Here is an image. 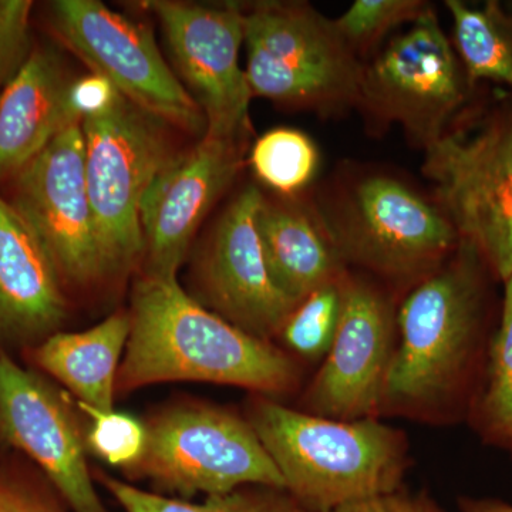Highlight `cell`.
Here are the masks:
<instances>
[{
  "label": "cell",
  "mask_w": 512,
  "mask_h": 512,
  "mask_svg": "<svg viewBox=\"0 0 512 512\" xmlns=\"http://www.w3.org/2000/svg\"><path fill=\"white\" fill-rule=\"evenodd\" d=\"M493 281L476 249L460 241L436 274L407 293L380 416L467 421L497 329Z\"/></svg>",
  "instance_id": "obj_1"
},
{
  "label": "cell",
  "mask_w": 512,
  "mask_h": 512,
  "mask_svg": "<svg viewBox=\"0 0 512 512\" xmlns=\"http://www.w3.org/2000/svg\"><path fill=\"white\" fill-rule=\"evenodd\" d=\"M130 318L116 394L151 384L195 382L242 387L275 399L301 383V369L285 350L202 306L177 276H141Z\"/></svg>",
  "instance_id": "obj_2"
},
{
  "label": "cell",
  "mask_w": 512,
  "mask_h": 512,
  "mask_svg": "<svg viewBox=\"0 0 512 512\" xmlns=\"http://www.w3.org/2000/svg\"><path fill=\"white\" fill-rule=\"evenodd\" d=\"M247 419L285 490L309 512L400 490L412 464L406 434L376 417L326 419L254 394Z\"/></svg>",
  "instance_id": "obj_3"
},
{
  "label": "cell",
  "mask_w": 512,
  "mask_h": 512,
  "mask_svg": "<svg viewBox=\"0 0 512 512\" xmlns=\"http://www.w3.org/2000/svg\"><path fill=\"white\" fill-rule=\"evenodd\" d=\"M316 210L346 268L365 269L393 291H412L460 245L436 201L386 174L355 178Z\"/></svg>",
  "instance_id": "obj_4"
},
{
  "label": "cell",
  "mask_w": 512,
  "mask_h": 512,
  "mask_svg": "<svg viewBox=\"0 0 512 512\" xmlns=\"http://www.w3.org/2000/svg\"><path fill=\"white\" fill-rule=\"evenodd\" d=\"M146 446L130 480L154 493L192 500L244 485L284 488V478L247 417L225 407L187 402L164 407L147 423Z\"/></svg>",
  "instance_id": "obj_5"
},
{
  "label": "cell",
  "mask_w": 512,
  "mask_h": 512,
  "mask_svg": "<svg viewBox=\"0 0 512 512\" xmlns=\"http://www.w3.org/2000/svg\"><path fill=\"white\" fill-rule=\"evenodd\" d=\"M244 23L252 96L318 113L359 106L363 64L333 20L306 3L261 2Z\"/></svg>",
  "instance_id": "obj_6"
},
{
  "label": "cell",
  "mask_w": 512,
  "mask_h": 512,
  "mask_svg": "<svg viewBox=\"0 0 512 512\" xmlns=\"http://www.w3.org/2000/svg\"><path fill=\"white\" fill-rule=\"evenodd\" d=\"M434 201L497 281L512 278V107L424 147Z\"/></svg>",
  "instance_id": "obj_7"
},
{
  "label": "cell",
  "mask_w": 512,
  "mask_h": 512,
  "mask_svg": "<svg viewBox=\"0 0 512 512\" xmlns=\"http://www.w3.org/2000/svg\"><path fill=\"white\" fill-rule=\"evenodd\" d=\"M167 126L123 94L109 110L82 123L87 191L110 278L143 261L141 202L175 154Z\"/></svg>",
  "instance_id": "obj_8"
},
{
  "label": "cell",
  "mask_w": 512,
  "mask_h": 512,
  "mask_svg": "<svg viewBox=\"0 0 512 512\" xmlns=\"http://www.w3.org/2000/svg\"><path fill=\"white\" fill-rule=\"evenodd\" d=\"M470 86L430 6L372 63L363 64L357 107L377 124H400L424 148L451 126Z\"/></svg>",
  "instance_id": "obj_9"
},
{
  "label": "cell",
  "mask_w": 512,
  "mask_h": 512,
  "mask_svg": "<svg viewBox=\"0 0 512 512\" xmlns=\"http://www.w3.org/2000/svg\"><path fill=\"white\" fill-rule=\"evenodd\" d=\"M50 10L57 36L92 73L165 124L205 136L204 113L168 67L150 30L97 0H57Z\"/></svg>",
  "instance_id": "obj_10"
},
{
  "label": "cell",
  "mask_w": 512,
  "mask_h": 512,
  "mask_svg": "<svg viewBox=\"0 0 512 512\" xmlns=\"http://www.w3.org/2000/svg\"><path fill=\"white\" fill-rule=\"evenodd\" d=\"M10 204L52 258L64 286L109 279L86 181L82 124L66 128L15 178Z\"/></svg>",
  "instance_id": "obj_11"
},
{
  "label": "cell",
  "mask_w": 512,
  "mask_h": 512,
  "mask_svg": "<svg viewBox=\"0 0 512 512\" xmlns=\"http://www.w3.org/2000/svg\"><path fill=\"white\" fill-rule=\"evenodd\" d=\"M339 288L338 332L302 394L301 410L326 419H379L397 345L399 308L392 293L349 269Z\"/></svg>",
  "instance_id": "obj_12"
},
{
  "label": "cell",
  "mask_w": 512,
  "mask_h": 512,
  "mask_svg": "<svg viewBox=\"0 0 512 512\" xmlns=\"http://www.w3.org/2000/svg\"><path fill=\"white\" fill-rule=\"evenodd\" d=\"M156 13L185 89L207 121L205 136L241 140L248 127L252 93L239 66L245 42L244 12L238 5L210 6L158 0Z\"/></svg>",
  "instance_id": "obj_13"
},
{
  "label": "cell",
  "mask_w": 512,
  "mask_h": 512,
  "mask_svg": "<svg viewBox=\"0 0 512 512\" xmlns=\"http://www.w3.org/2000/svg\"><path fill=\"white\" fill-rule=\"evenodd\" d=\"M262 201V192L248 185L221 215L195 265V299L231 325L272 342L298 303L276 288L266 266L256 229Z\"/></svg>",
  "instance_id": "obj_14"
},
{
  "label": "cell",
  "mask_w": 512,
  "mask_h": 512,
  "mask_svg": "<svg viewBox=\"0 0 512 512\" xmlns=\"http://www.w3.org/2000/svg\"><path fill=\"white\" fill-rule=\"evenodd\" d=\"M0 436L35 461L72 512H110L94 485L86 431L52 384L0 352Z\"/></svg>",
  "instance_id": "obj_15"
},
{
  "label": "cell",
  "mask_w": 512,
  "mask_h": 512,
  "mask_svg": "<svg viewBox=\"0 0 512 512\" xmlns=\"http://www.w3.org/2000/svg\"><path fill=\"white\" fill-rule=\"evenodd\" d=\"M241 167V140L207 136L164 164L141 202L144 274L177 276L201 222Z\"/></svg>",
  "instance_id": "obj_16"
},
{
  "label": "cell",
  "mask_w": 512,
  "mask_h": 512,
  "mask_svg": "<svg viewBox=\"0 0 512 512\" xmlns=\"http://www.w3.org/2000/svg\"><path fill=\"white\" fill-rule=\"evenodd\" d=\"M66 316L64 284L52 258L0 195V340L42 343Z\"/></svg>",
  "instance_id": "obj_17"
},
{
  "label": "cell",
  "mask_w": 512,
  "mask_h": 512,
  "mask_svg": "<svg viewBox=\"0 0 512 512\" xmlns=\"http://www.w3.org/2000/svg\"><path fill=\"white\" fill-rule=\"evenodd\" d=\"M73 77L53 50L35 49L0 94V183L15 178L66 128Z\"/></svg>",
  "instance_id": "obj_18"
},
{
  "label": "cell",
  "mask_w": 512,
  "mask_h": 512,
  "mask_svg": "<svg viewBox=\"0 0 512 512\" xmlns=\"http://www.w3.org/2000/svg\"><path fill=\"white\" fill-rule=\"evenodd\" d=\"M256 229L272 281L293 302L340 281L349 269L340 261L318 210L264 198Z\"/></svg>",
  "instance_id": "obj_19"
},
{
  "label": "cell",
  "mask_w": 512,
  "mask_h": 512,
  "mask_svg": "<svg viewBox=\"0 0 512 512\" xmlns=\"http://www.w3.org/2000/svg\"><path fill=\"white\" fill-rule=\"evenodd\" d=\"M130 330V312L113 313L83 332L59 330L37 346V365L66 386L79 399V406L113 412Z\"/></svg>",
  "instance_id": "obj_20"
},
{
  "label": "cell",
  "mask_w": 512,
  "mask_h": 512,
  "mask_svg": "<svg viewBox=\"0 0 512 512\" xmlns=\"http://www.w3.org/2000/svg\"><path fill=\"white\" fill-rule=\"evenodd\" d=\"M454 23L458 59L471 86L493 82L512 89V18L498 2L481 8L446 0Z\"/></svg>",
  "instance_id": "obj_21"
},
{
  "label": "cell",
  "mask_w": 512,
  "mask_h": 512,
  "mask_svg": "<svg viewBox=\"0 0 512 512\" xmlns=\"http://www.w3.org/2000/svg\"><path fill=\"white\" fill-rule=\"evenodd\" d=\"M467 423L487 446L512 460V278L504 282V298L483 383Z\"/></svg>",
  "instance_id": "obj_22"
},
{
  "label": "cell",
  "mask_w": 512,
  "mask_h": 512,
  "mask_svg": "<svg viewBox=\"0 0 512 512\" xmlns=\"http://www.w3.org/2000/svg\"><path fill=\"white\" fill-rule=\"evenodd\" d=\"M99 481L124 512H309L284 488L244 485L202 501L167 497L97 471Z\"/></svg>",
  "instance_id": "obj_23"
},
{
  "label": "cell",
  "mask_w": 512,
  "mask_h": 512,
  "mask_svg": "<svg viewBox=\"0 0 512 512\" xmlns=\"http://www.w3.org/2000/svg\"><path fill=\"white\" fill-rule=\"evenodd\" d=\"M251 164L262 183L281 194L293 195L315 177L319 153L302 131L275 128L256 141Z\"/></svg>",
  "instance_id": "obj_24"
},
{
  "label": "cell",
  "mask_w": 512,
  "mask_h": 512,
  "mask_svg": "<svg viewBox=\"0 0 512 512\" xmlns=\"http://www.w3.org/2000/svg\"><path fill=\"white\" fill-rule=\"evenodd\" d=\"M340 306L339 281L316 289L296 305L278 338L302 359L320 362L338 332Z\"/></svg>",
  "instance_id": "obj_25"
},
{
  "label": "cell",
  "mask_w": 512,
  "mask_h": 512,
  "mask_svg": "<svg viewBox=\"0 0 512 512\" xmlns=\"http://www.w3.org/2000/svg\"><path fill=\"white\" fill-rule=\"evenodd\" d=\"M430 6L420 0H356L333 23L346 45L359 57L397 26L416 22Z\"/></svg>",
  "instance_id": "obj_26"
},
{
  "label": "cell",
  "mask_w": 512,
  "mask_h": 512,
  "mask_svg": "<svg viewBox=\"0 0 512 512\" xmlns=\"http://www.w3.org/2000/svg\"><path fill=\"white\" fill-rule=\"evenodd\" d=\"M92 419L86 431L87 450L101 458L104 463L126 471L137 463L146 446V426L141 421L116 412H97L80 406Z\"/></svg>",
  "instance_id": "obj_27"
},
{
  "label": "cell",
  "mask_w": 512,
  "mask_h": 512,
  "mask_svg": "<svg viewBox=\"0 0 512 512\" xmlns=\"http://www.w3.org/2000/svg\"><path fill=\"white\" fill-rule=\"evenodd\" d=\"M29 0H0V94L32 55Z\"/></svg>",
  "instance_id": "obj_28"
},
{
  "label": "cell",
  "mask_w": 512,
  "mask_h": 512,
  "mask_svg": "<svg viewBox=\"0 0 512 512\" xmlns=\"http://www.w3.org/2000/svg\"><path fill=\"white\" fill-rule=\"evenodd\" d=\"M0 512H72L55 488L0 478Z\"/></svg>",
  "instance_id": "obj_29"
},
{
  "label": "cell",
  "mask_w": 512,
  "mask_h": 512,
  "mask_svg": "<svg viewBox=\"0 0 512 512\" xmlns=\"http://www.w3.org/2000/svg\"><path fill=\"white\" fill-rule=\"evenodd\" d=\"M119 94V90L106 77L92 73L80 79H73L67 99L74 119L83 123L89 117L109 110L116 103Z\"/></svg>",
  "instance_id": "obj_30"
},
{
  "label": "cell",
  "mask_w": 512,
  "mask_h": 512,
  "mask_svg": "<svg viewBox=\"0 0 512 512\" xmlns=\"http://www.w3.org/2000/svg\"><path fill=\"white\" fill-rule=\"evenodd\" d=\"M330 512H444L433 498L424 493L412 494L400 490L376 495L367 500L342 505Z\"/></svg>",
  "instance_id": "obj_31"
},
{
  "label": "cell",
  "mask_w": 512,
  "mask_h": 512,
  "mask_svg": "<svg viewBox=\"0 0 512 512\" xmlns=\"http://www.w3.org/2000/svg\"><path fill=\"white\" fill-rule=\"evenodd\" d=\"M461 512H512V505L495 498L463 497L458 500Z\"/></svg>",
  "instance_id": "obj_32"
}]
</instances>
